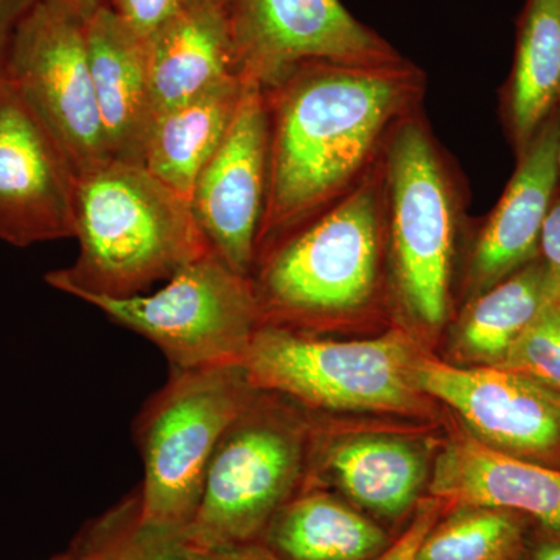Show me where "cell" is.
<instances>
[{
  "label": "cell",
  "mask_w": 560,
  "mask_h": 560,
  "mask_svg": "<svg viewBox=\"0 0 560 560\" xmlns=\"http://www.w3.org/2000/svg\"><path fill=\"white\" fill-rule=\"evenodd\" d=\"M264 91L271 149L259 242L307 219L348 184L410 98L411 88L397 65L308 62Z\"/></svg>",
  "instance_id": "cell-1"
},
{
  "label": "cell",
  "mask_w": 560,
  "mask_h": 560,
  "mask_svg": "<svg viewBox=\"0 0 560 560\" xmlns=\"http://www.w3.org/2000/svg\"><path fill=\"white\" fill-rule=\"evenodd\" d=\"M75 264L47 272L79 298H131L210 253L189 200L143 164L108 161L77 176Z\"/></svg>",
  "instance_id": "cell-2"
},
{
  "label": "cell",
  "mask_w": 560,
  "mask_h": 560,
  "mask_svg": "<svg viewBox=\"0 0 560 560\" xmlns=\"http://www.w3.org/2000/svg\"><path fill=\"white\" fill-rule=\"evenodd\" d=\"M254 393L243 366L172 370L136 419L143 463L138 488L142 528H190L217 445Z\"/></svg>",
  "instance_id": "cell-3"
},
{
  "label": "cell",
  "mask_w": 560,
  "mask_h": 560,
  "mask_svg": "<svg viewBox=\"0 0 560 560\" xmlns=\"http://www.w3.org/2000/svg\"><path fill=\"white\" fill-rule=\"evenodd\" d=\"M415 349L400 334L331 341L264 324L242 366L254 388L331 411H412L419 407Z\"/></svg>",
  "instance_id": "cell-4"
},
{
  "label": "cell",
  "mask_w": 560,
  "mask_h": 560,
  "mask_svg": "<svg viewBox=\"0 0 560 560\" xmlns=\"http://www.w3.org/2000/svg\"><path fill=\"white\" fill-rule=\"evenodd\" d=\"M77 300L156 345L172 370L242 366L265 324L254 283L213 250L154 293L120 300L81 294Z\"/></svg>",
  "instance_id": "cell-5"
},
{
  "label": "cell",
  "mask_w": 560,
  "mask_h": 560,
  "mask_svg": "<svg viewBox=\"0 0 560 560\" xmlns=\"http://www.w3.org/2000/svg\"><path fill=\"white\" fill-rule=\"evenodd\" d=\"M304 438L293 420L260 405L259 389L224 431L187 529L200 551L245 547L291 500L304 464Z\"/></svg>",
  "instance_id": "cell-6"
},
{
  "label": "cell",
  "mask_w": 560,
  "mask_h": 560,
  "mask_svg": "<svg viewBox=\"0 0 560 560\" xmlns=\"http://www.w3.org/2000/svg\"><path fill=\"white\" fill-rule=\"evenodd\" d=\"M381 202L360 187L265 264L256 291L264 318L307 320L360 307L377 278Z\"/></svg>",
  "instance_id": "cell-7"
},
{
  "label": "cell",
  "mask_w": 560,
  "mask_h": 560,
  "mask_svg": "<svg viewBox=\"0 0 560 560\" xmlns=\"http://www.w3.org/2000/svg\"><path fill=\"white\" fill-rule=\"evenodd\" d=\"M2 80L57 140L77 176L110 161L79 14L39 0L11 38Z\"/></svg>",
  "instance_id": "cell-8"
},
{
  "label": "cell",
  "mask_w": 560,
  "mask_h": 560,
  "mask_svg": "<svg viewBox=\"0 0 560 560\" xmlns=\"http://www.w3.org/2000/svg\"><path fill=\"white\" fill-rule=\"evenodd\" d=\"M388 183L401 294L416 318L440 326L447 313L455 208L436 150L415 121L401 125L390 142Z\"/></svg>",
  "instance_id": "cell-9"
},
{
  "label": "cell",
  "mask_w": 560,
  "mask_h": 560,
  "mask_svg": "<svg viewBox=\"0 0 560 560\" xmlns=\"http://www.w3.org/2000/svg\"><path fill=\"white\" fill-rule=\"evenodd\" d=\"M243 80L271 90L308 62L377 68L396 51L340 0H223Z\"/></svg>",
  "instance_id": "cell-10"
},
{
  "label": "cell",
  "mask_w": 560,
  "mask_h": 560,
  "mask_svg": "<svg viewBox=\"0 0 560 560\" xmlns=\"http://www.w3.org/2000/svg\"><path fill=\"white\" fill-rule=\"evenodd\" d=\"M271 117L267 94L245 80L223 142L202 168L190 205L210 248L249 278L270 178Z\"/></svg>",
  "instance_id": "cell-11"
},
{
  "label": "cell",
  "mask_w": 560,
  "mask_h": 560,
  "mask_svg": "<svg viewBox=\"0 0 560 560\" xmlns=\"http://www.w3.org/2000/svg\"><path fill=\"white\" fill-rule=\"evenodd\" d=\"M77 175L57 140L0 84V242L16 248L75 237Z\"/></svg>",
  "instance_id": "cell-12"
},
{
  "label": "cell",
  "mask_w": 560,
  "mask_h": 560,
  "mask_svg": "<svg viewBox=\"0 0 560 560\" xmlns=\"http://www.w3.org/2000/svg\"><path fill=\"white\" fill-rule=\"evenodd\" d=\"M420 393L458 411L478 440L518 458L560 455V394L500 366L456 368L419 359Z\"/></svg>",
  "instance_id": "cell-13"
},
{
  "label": "cell",
  "mask_w": 560,
  "mask_h": 560,
  "mask_svg": "<svg viewBox=\"0 0 560 560\" xmlns=\"http://www.w3.org/2000/svg\"><path fill=\"white\" fill-rule=\"evenodd\" d=\"M560 113L547 121L518 156L517 171L486 223L471 259L478 293L539 259L541 228L560 176Z\"/></svg>",
  "instance_id": "cell-14"
},
{
  "label": "cell",
  "mask_w": 560,
  "mask_h": 560,
  "mask_svg": "<svg viewBox=\"0 0 560 560\" xmlns=\"http://www.w3.org/2000/svg\"><path fill=\"white\" fill-rule=\"evenodd\" d=\"M433 499L497 508L560 530V467L518 458L478 438L448 442L430 481Z\"/></svg>",
  "instance_id": "cell-15"
},
{
  "label": "cell",
  "mask_w": 560,
  "mask_h": 560,
  "mask_svg": "<svg viewBox=\"0 0 560 560\" xmlns=\"http://www.w3.org/2000/svg\"><path fill=\"white\" fill-rule=\"evenodd\" d=\"M88 60L110 161L143 164L154 119L147 40L108 3L84 21Z\"/></svg>",
  "instance_id": "cell-16"
},
{
  "label": "cell",
  "mask_w": 560,
  "mask_h": 560,
  "mask_svg": "<svg viewBox=\"0 0 560 560\" xmlns=\"http://www.w3.org/2000/svg\"><path fill=\"white\" fill-rule=\"evenodd\" d=\"M154 117L241 77L223 0H186L147 39Z\"/></svg>",
  "instance_id": "cell-17"
},
{
  "label": "cell",
  "mask_w": 560,
  "mask_h": 560,
  "mask_svg": "<svg viewBox=\"0 0 560 560\" xmlns=\"http://www.w3.org/2000/svg\"><path fill=\"white\" fill-rule=\"evenodd\" d=\"M243 88L245 80L235 77L158 114L147 138L143 165L190 201L198 176L230 130Z\"/></svg>",
  "instance_id": "cell-18"
},
{
  "label": "cell",
  "mask_w": 560,
  "mask_h": 560,
  "mask_svg": "<svg viewBox=\"0 0 560 560\" xmlns=\"http://www.w3.org/2000/svg\"><path fill=\"white\" fill-rule=\"evenodd\" d=\"M324 460L346 495L386 518L411 510L429 475L425 452L389 434L345 438L327 448Z\"/></svg>",
  "instance_id": "cell-19"
},
{
  "label": "cell",
  "mask_w": 560,
  "mask_h": 560,
  "mask_svg": "<svg viewBox=\"0 0 560 560\" xmlns=\"http://www.w3.org/2000/svg\"><path fill=\"white\" fill-rule=\"evenodd\" d=\"M264 534L283 560H371L390 544L381 526L326 493L291 499Z\"/></svg>",
  "instance_id": "cell-20"
},
{
  "label": "cell",
  "mask_w": 560,
  "mask_h": 560,
  "mask_svg": "<svg viewBox=\"0 0 560 560\" xmlns=\"http://www.w3.org/2000/svg\"><path fill=\"white\" fill-rule=\"evenodd\" d=\"M558 113L560 0H526L508 88V121L518 154Z\"/></svg>",
  "instance_id": "cell-21"
},
{
  "label": "cell",
  "mask_w": 560,
  "mask_h": 560,
  "mask_svg": "<svg viewBox=\"0 0 560 560\" xmlns=\"http://www.w3.org/2000/svg\"><path fill=\"white\" fill-rule=\"evenodd\" d=\"M552 300L555 287L539 257L480 293L459 323L460 352L486 366H499Z\"/></svg>",
  "instance_id": "cell-22"
},
{
  "label": "cell",
  "mask_w": 560,
  "mask_h": 560,
  "mask_svg": "<svg viewBox=\"0 0 560 560\" xmlns=\"http://www.w3.org/2000/svg\"><path fill=\"white\" fill-rule=\"evenodd\" d=\"M525 515L459 504L427 534L416 560H517L525 541Z\"/></svg>",
  "instance_id": "cell-23"
},
{
  "label": "cell",
  "mask_w": 560,
  "mask_h": 560,
  "mask_svg": "<svg viewBox=\"0 0 560 560\" xmlns=\"http://www.w3.org/2000/svg\"><path fill=\"white\" fill-rule=\"evenodd\" d=\"M560 394V313L547 305L499 364Z\"/></svg>",
  "instance_id": "cell-24"
},
{
  "label": "cell",
  "mask_w": 560,
  "mask_h": 560,
  "mask_svg": "<svg viewBox=\"0 0 560 560\" xmlns=\"http://www.w3.org/2000/svg\"><path fill=\"white\" fill-rule=\"evenodd\" d=\"M139 490L91 523L68 551L51 560H109L121 539L139 522Z\"/></svg>",
  "instance_id": "cell-25"
},
{
  "label": "cell",
  "mask_w": 560,
  "mask_h": 560,
  "mask_svg": "<svg viewBox=\"0 0 560 560\" xmlns=\"http://www.w3.org/2000/svg\"><path fill=\"white\" fill-rule=\"evenodd\" d=\"M197 548L187 530L161 533L142 528L139 522L121 539L109 560H197Z\"/></svg>",
  "instance_id": "cell-26"
},
{
  "label": "cell",
  "mask_w": 560,
  "mask_h": 560,
  "mask_svg": "<svg viewBox=\"0 0 560 560\" xmlns=\"http://www.w3.org/2000/svg\"><path fill=\"white\" fill-rule=\"evenodd\" d=\"M186 0H108V5L136 35L149 39L175 16Z\"/></svg>",
  "instance_id": "cell-27"
},
{
  "label": "cell",
  "mask_w": 560,
  "mask_h": 560,
  "mask_svg": "<svg viewBox=\"0 0 560 560\" xmlns=\"http://www.w3.org/2000/svg\"><path fill=\"white\" fill-rule=\"evenodd\" d=\"M441 508L442 501L438 499L419 503L415 515H412L410 526L405 529L399 539L389 544L381 555L371 560H416L420 545H422L427 534L440 521Z\"/></svg>",
  "instance_id": "cell-28"
},
{
  "label": "cell",
  "mask_w": 560,
  "mask_h": 560,
  "mask_svg": "<svg viewBox=\"0 0 560 560\" xmlns=\"http://www.w3.org/2000/svg\"><path fill=\"white\" fill-rule=\"evenodd\" d=\"M539 257L547 267L555 287V294L560 291V191H556L544 228H541Z\"/></svg>",
  "instance_id": "cell-29"
},
{
  "label": "cell",
  "mask_w": 560,
  "mask_h": 560,
  "mask_svg": "<svg viewBox=\"0 0 560 560\" xmlns=\"http://www.w3.org/2000/svg\"><path fill=\"white\" fill-rule=\"evenodd\" d=\"M39 0H0V79L14 32Z\"/></svg>",
  "instance_id": "cell-30"
},
{
  "label": "cell",
  "mask_w": 560,
  "mask_h": 560,
  "mask_svg": "<svg viewBox=\"0 0 560 560\" xmlns=\"http://www.w3.org/2000/svg\"><path fill=\"white\" fill-rule=\"evenodd\" d=\"M517 560H560V530L541 526L539 536L523 541Z\"/></svg>",
  "instance_id": "cell-31"
},
{
  "label": "cell",
  "mask_w": 560,
  "mask_h": 560,
  "mask_svg": "<svg viewBox=\"0 0 560 560\" xmlns=\"http://www.w3.org/2000/svg\"><path fill=\"white\" fill-rule=\"evenodd\" d=\"M197 560H267L245 547L223 548V550H210L198 552Z\"/></svg>",
  "instance_id": "cell-32"
},
{
  "label": "cell",
  "mask_w": 560,
  "mask_h": 560,
  "mask_svg": "<svg viewBox=\"0 0 560 560\" xmlns=\"http://www.w3.org/2000/svg\"><path fill=\"white\" fill-rule=\"evenodd\" d=\"M57 2H60L66 9L73 11V13L79 14L80 18L86 21L90 14L94 13L98 7L108 3V0H57Z\"/></svg>",
  "instance_id": "cell-33"
},
{
  "label": "cell",
  "mask_w": 560,
  "mask_h": 560,
  "mask_svg": "<svg viewBox=\"0 0 560 560\" xmlns=\"http://www.w3.org/2000/svg\"><path fill=\"white\" fill-rule=\"evenodd\" d=\"M552 304H555V307L558 308V312L560 313V291L555 294V300H552Z\"/></svg>",
  "instance_id": "cell-34"
},
{
  "label": "cell",
  "mask_w": 560,
  "mask_h": 560,
  "mask_svg": "<svg viewBox=\"0 0 560 560\" xmlns=\"http://www.w3.org/2000/svg\"><path fill=\"white\" fill-rule=\"evenodd\" d=\"M558 162H559V172H560V132H559V150H558Z\"/></svg>",
  "instance_id": "cell-35"
},
{
  "label": "cell",
  "mask_w": 560,
  "mask_h": 560,
  "mask_svg": "<svg viewBox=\"0 0 560 560\" xmlns=\"http://www.w3.org/2000/svg\"><path fill=\"white\" fill-rule=\"evenodd\" d=\"M0 84H2V79H0Z\"/></svg>",
  "instance_id": "cell-36"
}]
</instances>
